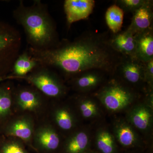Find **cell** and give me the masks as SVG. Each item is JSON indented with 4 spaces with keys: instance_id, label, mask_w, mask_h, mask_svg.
Returning a JSON list of instances; mask_svg holds the SVG:
<instances>
[{
    "instance_id": "obj_1",
    "label": "cell",
    "mask_w": 153,
    "mask_h": 153,
    "mask_svg": "<svg viewBox=\"0 0 153 153\" xmlns=\"http://www.w3.org/2000/svg\"><path fill=\"white\" fill-rule=\"evenodd\" d=\"M110 38L107 34L90 32L72 41L62 40L47 50L27 49L39 65L57 69L66 76L74 77L93 70L113 75L121 55L111 46Z\"/></svg>"
},
{
    "instance_id": "obj_2",
    "label": "cell",
    "mask_w": 153,
    "mask_h": 153,
    "mask_svg": "<svg viewBox=\"0 0 153 153\" xmlns=\"http://www.w3.org/2000/svg\"><path fill=\"white\" fill-rule=\"evenodd\" d=\"M17 24L23 28L29 48L45 50L55 47L60 41L55 21L47 5L41 1H34L26 5L20 1L13 11Z\"/></svg>"
},
{
    "instance_id": "obj_3",
    "label": "cell",
    "mask_w": 153,
    "mask_h": 153,
    "mask_svg": "<svg viewBox=\"0 0 153 153\" xmlns=\"http://www.w3.org/2000/svg\"><path fill=\"white\" fill-rule=\"evenodd\" d=\"M95 95L107 109L118 112L130 105L137 94L135 89L114 77L102 85Z\"/></svg>"
},
{
    "instance_id": "obj_4",
    "label": "cell",
    "mask_w": 153,
    "mask_h": 153,
    "mask_svg": "<svg viewBox=\"0 0 153 153\" xmlns=\"http://www.w3.org/2000/svg\"><path fill=\"white\" fill-rule=\"evenodd\" d=\"M22 47V37L19 30L0 19V81L10 73Z\"/></svg>"
},
{
    "instance_id": "obj_5",
    "label": "cell",
    "mask_w": 153,
    "mask_h": 153,
    "mask_svg": "<svg viewBox=\"0 0 153 153\" xmlns=\"http://www.w3.org/2000/svg\"><path fill=\"white\" fill-rule=\"evenodd\" d=\"M52 68L39 65L25 76L12 77L7 79H23L32 84L44 95L51 97L64 95L66 88Z\"/></svg>"
},
{
    "instance_id": "obj_6",
    "label": "cell",
    "mask_w": 153,
    "mask_h": 153,
    "mask_svg": "<svg viewBox=\"0 0 153 153\" xmlns=\"http://www.w3.org/2000/svg\"><path fill=\"white\" fill-rule=\"evenodd\" d=\"M146 63L136 56L121 55L113 75L134 89L142 88L145 81Z\"/></svg>"
},
{
    "instance_id": "obj_7",
    "label": "cell",
    "mask_w": 153,
    "mask_h": 153,
    "mask_svg": "<svg viewBox=\"0 0 153 153\" xmlns=\"http://www.w3.org/2000/svg\"><path fill=\"white\" fill-rule=\"evenodd\" d=\"M113 134L122 147L131 149L142 146V141L133 127L127 120H119L113 125Z\"/></svg>"
},
{
    "instance_id": "obj_8",
    "label": "cell",
    "mask_w": 153,
    "mask_h": 153,
    "mask_svg": "<svg viewBox=\"0 0 153 153\" xmlns=\"http://www.w3.org/2000/svg\"><path fill=\"white\" fill-rule=\"evenodd\" d=\"M93 0H66L63 8L66 14L67 27L74 22L86 19L90 16L95 6Z\"/></svg>"
},
{
    "instance_id": "obj_9",
    "label": "cell",
    "mask_w": 153,
    "mask_h": 153,
    "mask_svg": "<svg viewBox=\"0 0 153 153\" xmlns=\"http://www.w3.org/2000/svg\"><path fill=\"white\" fill-rule=\"evenodd\" d=\"M126 120L136 130L144 133H147L152 127V108L144 103L136 105L129 111Z\"/></svg>"
},
{
    "instance_id": "obj_10",
    "label": "cell",
    "mask_w": 153,
    "mask_h": 153,
    "mask_svg": "<svg viewBox=\"0 0 153 153\" xmlns=\"http://www.w3.org/2000/svg\"><path fill=\"white\" fill-rule=\"evenodd\" d=\"M153 1L146 0L133 13L130 25L127 30L134 35L153 30Z\"/></svg>"
},
{
    "instance_id": "obj_11",
    "label": "cell",
    "mask_w": 153,
    "mask_h": 153,
    "mask_svg": "<svg viewBox=\"0 0 153 153\" xmlns=\"http://www.w3.org/2000/svg\"><path fill=\"white\" fill-rule=\"evenodd\" d=\"M110 44L112 49L121 55L135 56V36L128 30L113 34L110 38Z\"/></svg>"
},
{
    "instance_id": "obj_12",
    "label": "cell",
    "mask_w": 153,
    "mask_h": 153,
    "mask_svg": "<svg viewBox=\"0 0 153 153\" xmlns=\"http://www.w3.org/2000/svg\"><path fill=\"white\" fill-rule=\"evenodd\" d=\"M105 74H107L100 70L85 71L74 76L72 82L73 87L82 92L94 90L104 82Z\"/></svg>"
},
{
    "instance_id": "obj_13",
    "label": "cell",
    "mask_w": 153,
    "mask_h": 153,
    "mask_svg": "<svg viewBox=\"0 0 153 153\" xmlns=\"http://www.w3.org/2000/svg\"><path fill=\"white\" fill-rule=\"evenodd\" d=\"M39 66L38 62L31 57L27 50L20 53L14 62L11 72L1 79L0 82L12 77L25 76Z\"/></svg>"
},
{
    "instance_id": "obj_14",
    "label": "cell",
    "mask_w": 153,
    "mask_h": 153,
    "mask_svg": "<svg viewBox=\"0 0 153 153\" xmlns=\"http://www.w3.org/2000/svg\"><path fill=\"white\" fill-rule=\"evenodd\" d=\"M135 56L143 63L153 60V29L135 35Z\"/></svg>"
},
{
    "instance_id": "obj_15",
    "label": "cell",
    "mask_w": 153,
    "mask_h": 153,
    "mask_svg": "<svg viewBox=\"0 0 153 153\" xmlns=\"http://www.w3.org/2000/svg\"><path fill=\"white\" fill-rule=\"evenodd\" d=\"M95 143L99 153H117V145L113 134L106 128H100L95 134Z\"/></svg>"
},
{
    "instance_id": "obj_16",
    "label": "cell",
    "mask_w": 153,
    "mask_h": 153,
    "mask_svg": "<svg viewBox=\"0 0 153 153\" xmlns=\"http://www.w3.org/2000/svg\"><path fill=\"white\" fill-rule=\"evenodd\" d=\"M16 97L19 106L24 110H35L41 103L40 94L32 88H20L17 91Z\"/></svg>"
},
{
    "instance_id": "obj_17",
    "label": "cell",
    "mask_w": 153,
    "mask_h": 153,
    "mask_svg": "<svg viewBox=\"0 0 153 153\" xmlns=\"http://www.w3.org/2000/svg\"><path fill=\"white\" fill-rule=\"evenodd\" d=\"M6 131L8 135L28 141L33 136V125L31 121L27 118L19 119L9 125Z\"/></svg>"
},
{
    "instance_id": "obj_18",
    "label": "cell",
    "mask_w": 153,
    "mask_h": 153,
    "mask_svg": "<svg viewBox=\"0 0 153 153\" xmlns=\"http://www.w3.org/2000/svg\"><path fill=\"white\" fill-rule=\"evenodd\" d=\"M35 138L41 147L49 150L56 149L60 144V138L57 133L53 129L48 127L38 130Z\"/></svg>"
},
{
    "instance_id": "obj_19",
    "label": "cell",
    "mask_w": 153,
    "mask_h": 153,
    "mask_svg": "<svg viewBox=\"0 0 153 153\" xmlns=\"http://www.w3.org/2000/svg\"><path fill=\"white\" fill-rule=\"evenodd\" d=\"M90 142V135L86 131L77 132L69 139L66 143V152L84 153L88 150Z\"/></svg>"
},
{
    "instance_id": "obj_20",
    "label": "cell",
    "mask_w": 153,
    "mask_h": 153,
    "mask_svg": "<svg viewBox=\"0 0 153 153\" xmlns=\"http://www.w3.org/2000/svg\"><path fill=\"white\" fill-rule=\"evenodd\" d=\"M124 12L117 5L114 4L108 8L105 18L107 25L113 34L120 32L123 24Z\"/></svg>"
},
{
    "instance_id": "obj_21",
    "label": "cell",
    "mask_w": 153,
    "mask_h": 153,
    "mask_svg": "<svg viewBox=\"0 0 153 153\" xmlns=\"http://www.w3.org/2000/svg\"><path fill=\"white\" fill-rule=\"evenodd\" d=\"M79 111L84 118H94L100 114L99 107L93 99L88 97H83L79 100Z\"/></svg>"
},
{
    "instance_id": "obj_22",
    "label": "cell",
    "mask_w": 153,
    "mask_h": 153,
    "mask_svg": "<svg viewBox=\"0 0 153 153\" xmlns=\"http://www.w3.org/2000/svg\"><path fill=\"white\" fill-rule=\"evenodd\" d=\"M13 90L8 85H0V119L10 112Z\"/></svg>"
},
{
    "instance_id": "obj_23",
    "label": "cell",
    "mask_w": 153,
    "mask_h": 153,
    "mask_svg": "<svg viewBox=\"0 0 153 153\" xmlns=\"http://www.w3.org/2000/svg\"><path fill=\"white\" fill-rule=\"evenodd\" d=\"M55 119L58 126L64 130H69L74 126V117L71 112L66 108L57 109L55 112Z\"/></svg>"
},
{
    "instance_id": "obj_24",
    "label": "cell",
    "mask_w": 153,
    "mask_h": 153,
    "mask_svg": "<svg viewBox=\"0 0 153 153\" xmlns=\"http://www.w3.org/2000/svg\"><path fill=\"white\" fill-rule=\"evenodd\" d=\"M146 0H118L115 1V4L122 9L124 12L133 14L144 4Z\"/></svg>"
},
{
    "instance_id": "obj_25",
    "label": "cell",
    "mask_w": 153,
    "mask_h": 153,
    "mask_svg": "<svg viewBox=\"0 0 153 153\" xmlns=\"http://www.w3.org/2000/svg\"><path fill=\"white\" fill-rule=\"evenodd\" d=\"M0 153H26L22 146L15 142L4 144L0 150Z\"/></svg>"
},
{
    "instance_id": "obj_26",
    "label": "cell",
    "mask_w": 153,
    "mask_h": 153,
    "mask_svg": "<svg viewBox=\"0 0 153 153\" xmlns=\"http://www.w3.org/2000/svg\"><path fill=\"white\" fill-rule=\"evenodd\" d=\"M146 63L145 77L146 84L149 90H153V60Z\"/></svg>"
},
{
    "instance_id": "obj_27",
    "label": "cell",
    "mask_w": 153,
    "mask_h": 153,
    "mask_svg": "<svg viewBox=\"0 0 153 153\" xmlns=\"http://www.w3.org/2000/svg\"><path fill=\"white\" fill-rule=\"evenodd\" d=\"M83 153H99L98 152H95V151H93L90 150H88L87 151H86V152H85Z\"/></svg>"
},
{
    "instance_id": "obj_28",
    "label": "cell",
    "mask_w": 153,
    "mask_h": 153,
    "mask_svg": "<svg viewBox=\"0 0 153 153\" xmlns=\"http://www.w3.org/2000/svg\"><path fill=\"white\" fill-rule=\"evenodd\" d=\"M130 153H136V152H131Z\"/></svg>"
}]
</instances>
